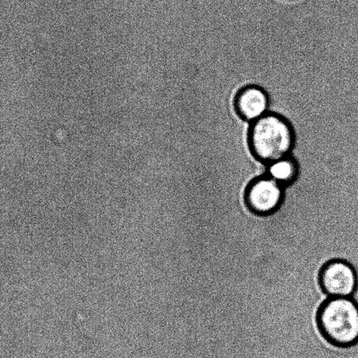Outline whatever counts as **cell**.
I'll return each mask as SVG.
<instances>
[{
	"label": "cell",
	"instance_id": "6",
	"mask_svg": "<svg viewBox=\"0 0 358 358\" xmlns=\"http://www.w3.org/2000/svg\"><path fill=\"white\" fill-rule=\"evenodd\" d=\"M300 174L299 164L292 156L273 161L265 167V175L285 188L293 185L299 178Z\"/></svg>",
	"mask_w": 358,
	"mask_h": 358
},
{
	"label": "cell",
	"instance_id": "5",
	"mask_svg": "<svg viewBox=\"0 0 358 358\" xmlns=\"http://www.w3.org/2000/svg\"><path fill=\"white\" fill-rule=\"evenodd\" d=\"M234 108L242 120L252 124L269 113L268 94L255 84L242 87L235 96Z\"/></svg>",
	"mask_w": 358,
	"mask_h": 358
},
{
	"label": "cell",
	"instance_id": "2",
	"mask_svg": "<svg viewBox=\"0 0 358 358\" xmlns=\"http://www.w3.org/2000/svg\"><path fill=\"white\" fill-rule=\"evenodd\" d=\"M319 332L329 345L348 350L358 345V303L353 297L327 298L317 311Z\"/></svg>",
	"mask_w": 358,
	"mask_h": 358
},
{
	"label": "cell",
	"instance_id": "1",
	"mask_svg": "<svg viewBox=\"0 0 358 358\" xmlns=\"http://www.w3.org/2000/svg\"><path fill=\"white\" fill-rule=\"evenodd\" d=\"M248 143L252 155L266 166L273 161L291 156L296 145V133L286 117L269 112L251 124Z\"/></svg>",
	"mask_w": 358,
	"mask_h": 358
},
{
	"label": "cell",
	"instance_id": "3",
	"mask_svg": "<svg viewBox=\"0 0 358 358\" xmlns=\"http://www.w3.org/2000/svg\"><path fill=\"white\" fill-rule=\"evenodd\" d=\"M286 188L271 178L252 179L245 189V206L255 215L266 217L278 212L285 200Z\"/></svg>",
	"mask_w": 358,
	"mask_h": 358
},
{
	"label": "cell",
	"instance_id": "4",
	"mask_svg": "<svg viewBox=\"0 0 358 358\" xmlns=\"http://www.w3.org/2000/svg\"><path fill=\"white\" fill-rule=\"evenodd\" d=\"M319 283L328 298L353 297L358 289V273L345 259H331L322 266Z\"/></svg>",
	"mask_w": 358,
	"mask_h": 358
}]
</instances>
